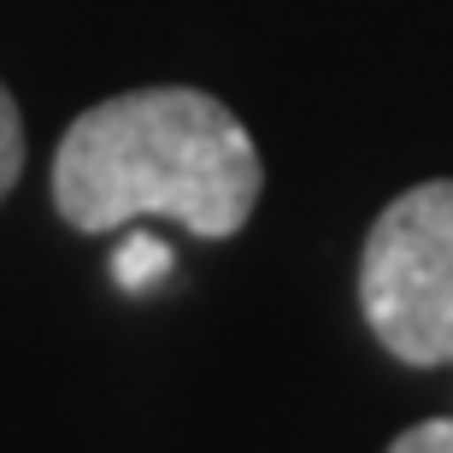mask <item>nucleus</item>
I'll return each instance as SVG.
<instances>
[{"mask_svg":"<svg viewBox=\"0 0 453 453\" xmlns=\"http://www.w3.org/2000/svg\"><path fill=\"white\" fill-rule=\"evenodd\" d=\"M265 165L248 124L206 88H130L88 106L53 153V206L101 235L130 219H177L224 242L253 219Z\"/></svg>","mask_w":453,"mask_h":453,"instance_id":"f257e3e1","label":"nucleus"},{"mask_svg":"<svg viewBox=\"0 0 453 453\" xmlns=\"http://www.w3.org/2000/svg\"><path fill=\"white\" fill-rule=\"evenodd\" d=\"M359 306L401 365H453V177L377 212L359 253Z\"/></svg>","mask_w":453,"mask_h":453,"instance_id":"f03ea898","label":"nucleus"},{"mask_svg":"<svg viewBox=\"0 0 453 453\" xmlns=\"http://www.w3.org/2000/svg\"><path fill=\"white\" fill-rule=\"evenodd\" d=\"M171 271V248L165 242H153V235H124V248H118V259H112V277H118V288H130V295H142L148 283H159Z\"/></svg>","mask_w":453,"mask_h":453,"instance_id":"7ed1b4c3","label":"nucleus"},{"mask_svg":"<svg viewBox=\"0 0 453 453\" xmlns=\"http://www.w3.org/2000/svg\"><path fill=\"white\" fill-rule=\"evenodd\" d=\"M18 177H24V118H18L12 88L0 83V201L18 188Z\"/></svg>","mask_w":453,"mask_h":453,"instance_id":"20e7f679","label":"nucleus"},{"mask_svg":"<svg viewBox=\"0 0 453 453\" xmlns=\"http://www.w3.org/2000/svg\"><path fill=\"white\" fill-rule=\"evenodd\" d=\"M388 453H453V418L412 424V430H401V436L388 441Z\"/></svg>","mask_w":453,"mask_h":453,"instance_id":"39448f33","label":"nucleus"}]
</instances>
